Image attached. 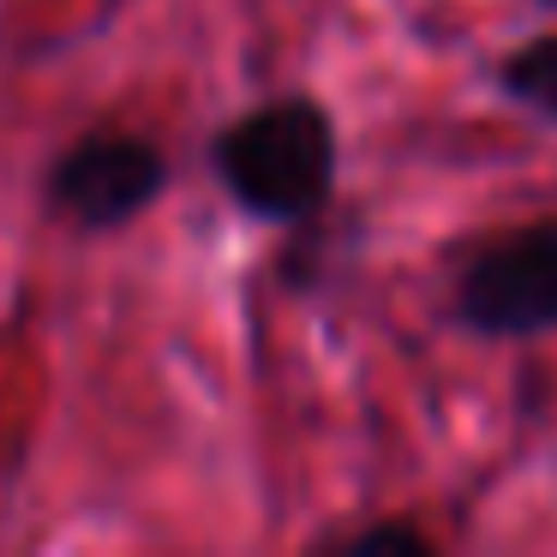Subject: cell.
<instances>
[{"label":"cell","mask_w":557,"mask_h":557,"mask_svg":"<svg viewBox=\"0 0 557 557\" xmlns=\"http://www.w3.org/2000/svg\"><path fill=\"white\" fill-rule=\"evenodd\" d=\"M169 186V157L157 138L97 126L73 150H61L49 169V205L73 216L78 228H121L138 210H150Z\"/></svg>","instance_id":"3"},{"label":"cell","mask_w":557,"mask_h":557,"mask_svg":"<svg viewBox=\"0 0 557 557\" xmlns=\"http://www.w3.org/2000/svg\"><path fill=\"white\" fill-rule=\"evenodd\" d=\"M540 7H552V13H557V0H540Z\"/></svg>","instance_id":"6"},{"label":"cell","mask_w":557,"mask_h":557,"mask_svg":"<svg viewBox=\"0 0 557 557\" xmlns=\"http://www.w3.org/2000/svg\"><path fill=\"white\" fill-rule=\"evenodd\" d=\"M222 186L258 222H306L336 193V121L312 97H276L246 109L210 145Z\"/></svg>","instance_id":"1"},{"label":"cell","mask_w":557,"mask_h":557,"mask_svg":"<svg viewBox=\"0 0 557 557\" xmlns=\"http://www.w3.org/2000/svg\"><path fill=\"white\" fill-rule=\"evenodd\" d=\"M456 318L480 336H540L557 330V216L492 240L468 258Z\"/></svg>","instance_id":"2"},{"label":"cell","mask_w":557,"mask_h":557,"mask_svg":"<svg viewBox=\"0 0 557 557\" xmlns=\"http://www.w3.org/2000/svg\"><path fill=\"white\" fill-rule=\"evenodd\" d=\"M342 552H348V557H384V552L425 557L432 545H425V533L401 528V521H384V528H366V533H354V540H342Z\"/></svg>","instance_id":"5"},{"label":"cell","mask_w":557,"mask_h":557,"mask_svg":"<svg viewBox=\"0 0 557 557\" xmlns=\"http://www.w3.org/2000/svg\"><path fill=\"white\" fill-rule=\"evenodd\" d=\"M497 85L504 97H516L528 114L557 126V37H540L528 49H516L504 66H497Z\"/></svg>","instance_id":"4"}]
</instances>
